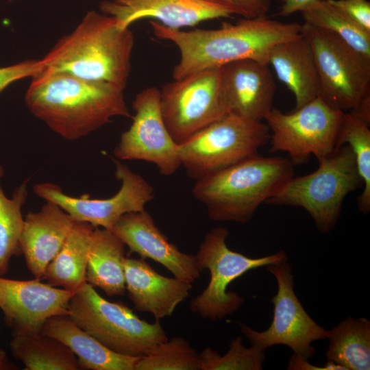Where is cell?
I'll list each match as a JSON object with an SVG mask.
<instances>
[{
  "instance_id": "cell-36",
  "label": "cell",
  "mask_w": 370,
  "mask_h": 370,
  "mask_svg": "<svg viewBox=\"0 0 370 370\" xmlns=\"http://www.w3.org/2000/svg\"><path fill=\"white\" fill-rule=\"evenodd\" d=\"M320 0H283L280 16H287L296 12H301Z\"/></svg>"
},
{
  "instance_id": "cell-2",
  "label": "cell",
  "mask_w": 370,
  "mask_h": 370,
  "mask_svg": "<svg viewBox=\"0 0 370 370\" xmlns=\"http://www.w3.org/2000/svg\"><path fill=\"white\" fill-rule=\"evenodd\" d=\"M25 101L34 116L69 140L88 135L113 117L130 116L124 89L65 73L32 78Z\"/></svg>"
},
{
  "instance_id": "cell-32",
  "label": "cell",
  "mask_w": 370,
  "mask_h": 370,
  "mask_svg": "<svg viewBox=\"0 0 370 370\" xmlns=\"http://www.w3.org/2000/svg\"><path fill=\"white\" fill-rule=\"evenodd\" d=\"M43 68L41 59L27 60L0 67V93L16 81L27 77H34L42 71Z\"/></svg>"
},
{
  "instance_id": "cell-4",
  "label": "cell",
  "mask_w": 370,
  "mask_h": 370,
  "mask_svg": "<svg viewBox=\"0 0 370 370\" xmlns=\"http://www.w3.org/2000/svg\"><path fill=\"white\" fill-rule=\"evenodd\" d=\"M293 176L288 158L258 153L196 180L193 194L211 220L243 223Z\"/></svg>"
},
{
  "instance_id": "cell-21",
  "label": "cell",
  "mask_w": 370,
  "mask_h": 370,
  "mask_svg": "<svg viewBox=\"0 0 370 370\" xmlns=\"http://www.w3.org/2000/svg\"><path fill=\"white\" fill-rule=\"evenodd\" d=\"M268 64L294 94L295 110L319 96V79L314 53L301 34L275 45L270 51Z\"/></svg>"
},
{
  "instance_id": "cell-1",
  "label": "cell",
  "mask_w": 370,
  "mask_h": 370,
  "mask_svg": "<svg viewBox=\"0 0 370 370\" xmlns=\"http://www.w3.org/2000/svg\"><path fill=\"white\" fill-rule=\"evenodd\" d=\"M149 23L156 38L173 42L180 51V59L173 71L174 79L241 60L269 64L271 49L299 36L301 26L266 16L243 18L234 24L224 23L215 29L182 31L156 21Z\"/></svg>"
},
{
  "instance_id": "cell-37",
  "label": "cell",
  "mask_w": 370,
  "mask_h": 370,
  "mask_svg": "<svg viewBox=\"0 0 370 370\" xmlns=\"http://www.w3.org/2000/svg\"><path fill=\"white\" fill-rule=\"evenodd\" d=\"M352 114L370 125V94L367 95L352 110Z\"/></svg>"
},
{
  "instance_id": "cell-23",
  "label": "cell",
  "mask_w": 370,
  "mask_h": 370,
  "mask_svg": "<svg viewBox=\"0 0 370 370\" xmlns=\"http://www.w3.org/2000/svg\"><path fill=\"white\" fill-rule=\"evenodd\" d=\"M125 244L111 230L95 227L86 272V281L108 296L124 295Z\"/></svg>"
},
{
  "instance_id": "cell-8",
  "label": "cell",
  "mask_w": 370,
  "mask_h": 370,
  "mask_svg": "<svg viewBox=\"0 0 370 370\" xmlns=\"http://www.w3.org/2000/svg\"><path fill=\"white\" fill-rule=\"evenodd\" d=\"M228 235L226 227L211 229L195 256L199 270L207 269L210 275L207 287L190 304L192 312L204 319H223L243 304V297L236 292L227 291L232 282L250 270L288 260L283 250L260 258H251L232 251L226 243Z\"/></svg>"
},
{
  "instance_id": "cell-16",
  "label": "cell",
  "mask_w": 370,
  "mask_h": 370,
  "mask_svg": "<svg viewBox=\"0 0 370 370\" xmlns=\"http://www.w3.org/2000/svg\"><path fill=\"white\" fill-rule=\"evenodd\" d=\"M275 88L267 64L247 59L220 67V90L228 114L262 121L273 108Z\"/></svg>"
},
{
  "instance_id": "cell-5",
  "label": "cell",
  "mask_w": 370,
  "mask_h": 370,
  "mask_svg": "<svg viewBox=\"0 0 370 370\" xmlns=\"http://www.w3.org/2000/svg\"><path fill=\"white\" fill-rule=\"evenodd\" d=\"M360 187L354 153L344 145L319 162L314 172L291 177L265 204L302 208L327 234L334 228L345 197Z\"/></svg>"
},
{
  "instance_id": "cell-13",
  "label": "cell",
  "mask_w": 370,
  "mask_h": 370,
  "mask_svg": "<svg viewBox=\"0 0 370 370\" xmlns=\"http://www.w3.org/2000/svg\"><path fill=\"white\" fill-rule=\"evenodd\" d=\"M115 177L121 182L119 191L107 199L72 197L54 184H36L33 187L39 197L60 206L75 221L90 223L95 227L111 230L125 214L145 210L154 197L153 186L126 164L114 159Z\"/></svg>"
},
{
  "instance_id": "cell-28",
  "label": "cell",
  "mask_w": 370,
  "mask_h": 370,
  "mask_svg": "<svg viewBox=\"0 0 370 370\" xmlns=\"http://www.w3.org/2000/svg\"><path fill=\"white\" fill-rule=\"evenodd\" d=\"M3 168L0 164V275L8 271L11 258L21 252L19 241L24 219L21 208L27 197L25 180L14 190L12 197L8 198L1 185Z\"/></svg>"
},
{
  "instance_id": "cell-24",
  "label": "cell",
  "mask_w": 370,
  "mask_h": 370,
  "mask_svg": "<svg viewBox=\"0 0 370 370\" xmlns=\"http://www.w3.org/2000/svg\"><path fill=\"white\" fill-rule=\"evenodd\" d=\"M95 227L75 221L62 247L46 268L43 279L56 287L75 292L86 281Z\"/></svg>"
},
{
  "instance_id": "cell-27",
  "label": "cell",
  "mask_w": 370,
  "mask_h": 370,
  "mask_svg": "<svg viewBox=\"0 0 370 370\" xmlns=\"http://www.w3.org/2000/svg\"><path fill=\"white\" fill-rule=\"evenodd\" d=\"M305 23L332 32L370 58V33L328 0H320L301 12Z\"/></svg>"
},
{
  "instance_id": "cell-29",
  "label": "cell",
  "mask_w": 370,
  "mask_h": 370,
  "mask_svg": "<svg viewBox=\"0 0 370 370\" xmlns=\"http://www.w3.org/2000/svg\"><path fill=\"white\" fill-rule=\"evenodd\" d=\"M369 125L349 112H343L336 148L347 145L352 149L362 191L357 199L358 210L363 214L370 211V130Z\"/></svg>"
},
{
  "instance_id": "cell-18",
  "label": "cell",
  "mask_w": 370,
  "mask_h": 370,
  "mask_svg": "<svg viewBox=\"0 0 370 370\" xmlns=\"http://www.w3.org/2000/svg\"><path fill=\"white\" fill-rule=\"evenodd\" d=\"M99 9L114 17L123 28L151 18L165 27L180 29L234 14L230 8L208 0H105L100 3Z\"/></svg>"
},
{
  "instance_id": "cell-20",
  "label": "cell",
  "mask_w": 370,
  "mask_h": 370,
  "mask_svg": "<svg viewBox=\"0 0 370 370\" xmlns=\"http://www.w3.org/2000/svg\"><path fill=\"white\" fill-rule=\"evenodd\" d=\"M124 274L135 308L152 314L156 320L171 316L193 288L191 283L159 274L143 258H125Z\"/></svg>"
},
{
  "instance_id": "cell-31",
  "label": "cell",
  "mask_w": 370,
  "mask_h": 370,
  "mask_svg": "<svg viewBox=\"0 0 370 370\" xmlns=\"http://www.w3.org/2000/svg\"><path fill=\"white\" fill-rule=\"evenodd\" d=\"M201 370H260L265 360V350L251 345L246 347L241 336L233 338L224 355L210 347L199 354Z\"/></svg>"
},
{
  "instance_id": "cell-39",
  "label": "cell",
  "mask_w": 370,
  "mask_h": 370,
  "mask_svg": "<svg viewBox=\"0 0 370 370\" xmlns=\"http://www.w3.org/2000/svg\"><path fill=\"white\" fill-rule=\"evenodd\" d=\"M9 1H14V0H8Z\"/></svg>"
},
{
  "instance_id": "cell-14",
  "label": "cell",
  "mask_w": 370,
  "mask_h": 370,
  "mask_svg": "<svg viewBox=\"0 0 370 370\" xmlns=\"http://www.w3.org/2000/svg\"><path fill=\"white\" fill-rule=\"evenodd\" d=\"M135 112L130 128L123 132L114 149L119 160H144L154 164L165 176L182 166L179 145L168 132L160 110V90L148 87L132 102Z\"/></svg>"
},
{
  "instance_id": "cell-12",
  "label": "cell",
  "mask_w": 370,
  "mask_h": 370,
  "mask_svg": "<svg viewBox=\"0 0 370 370\" xmlns=\"http://www.w3.org/2000/svg\"><path fill=\"white\" fill-rule=\"evenodd\" d=\"M275 278L278 291L271 301L273 316L270 326L258 332L240 323L241 332L251 345L264 350L277 345L288 346L298 356L308 359L315 353L312 343L327 339L328 330L317 323L306 312L294 291V278L287 261L266 266Z\"/></svg>"
},
{
  "instance_id": "cell-11",
  "label": "cell",
  "mask_w": 370,
  "mask_h": 370,
  "mask_svg": "<svg viewBox=\"0 0 370 370\" xmlns=\"http://www.w3.org/2000/svg\"><path fill=\"white\" fill-rule=\"evenodd\" d=\"M160 98L162 119L178 145L228 114L220 90V68L174 79L162 87Z\"/></svg>"
},
{
  "instance_id": "cell-33",
  "label": "cell",
  "mask_w": 370,
  "mask_h": 370,
  "mask_svg": "<svg viewBox=\"0 0 370 370\" xmlns=\"http://www.w3.org/2000/svg\"><path fill=\"white\" fill-rule=\"evenodd\" d=\"M232 10L234 14L244 18L265 17L271 6V0H208Z\"/></svg>"
},
{
  "instance_id": "cell-38",
  "label": "cell",
  "mask_w": 370,
  "mask_h": 370,
  "mask_svg": "<svg viewBox=\"0 0 370 370\" xmlns=\"http://www.w3.org/2000/svg\"><path fill=\"white\" fill-rule=\"evenodd\" d=\"M15 367H16L9 361L5 352L0 349V370L14 369Z\"/></svg>"
},
{
  "instance_id": "cell-22",
  "label": "cell",
  "mask_w": 370,
  "mask_h": 370,
  "mask_svg": "<svg viewBox=\"0 0 370 370\" xmlns=\"http://www.w3.org/2000/svg\"><path fill=\"white\" fill-rule=\"evenodd\" d=\"M41 332L68 347L77 357L81 369L134 370L140 358L112 352L79 328L67 314L49 318Z\"/></svg>"
},
{
  "instance_id": "cell-25",
  "label": "cell",
  "mask_w": 370,
  "mask_h": 370,
  "mask_svg": "<svg viewBox=\"0 0 370 370\" xmlns=\"http://www.w3.org/2000/svg\"><path fill=\"white\" fill-rule=\"evenodd\" d=\"M10 347L25 370L81 369L77 357L68 347L41 332L14 331Z\"/></svg>"
},
{
  "instance_id": "cell-17",
  "label": "cell",
  "mask_w": 370,
  "mask_h": 370,
  "mask_svg": "<svg viewBox=\"0 0 370 370\" xmlns=\"http://www.w3.org/2000/svg\"><path fill=\"white\" fill-rule=\"evenodd\" d=\"M111 231L131 252L161 264L175 278L192 283L199 277L195 256L185 254L171 243L145 209L125 214Z\"/></svg>"
},
{
  "instance_id": "cell-35",
  "label": "cell",
  "mask_w": 370,
  "mask_h": 370,
  "mask_svg": "<svg viewBox=\"0 0 370 370\" xmlns=\"http://www.w3.org/2000/svg\"><path fill=\"white\" fill-rule=\"evenodd\" d=\"M287 369L289 370H347L344 367L328 360L323 366L312 365L308 359L302 358L293 354L290 358Z\"/></svg>"
},
{
  "instance_id": "cell-10",
  "label": "cell",
  "mask_w": 370,
  "mask_h": 370,
  "mask_svg": "<svg viewBox=\"0 0 370 370\" xmlns=\"http://www.w3.org/2000/svg\"><path fill=\"white\" fill-rule=\"evenodd\" d=\"M343 112L319 97L291 113L273 108L264 119L270 132L269 151L287 153L294 166L311 155L321 161L336 149Z\"/></svg>"
},
{
  "instance_id": "cell-26",
  "label": "cell",
  "mask_w": 370,
  "mask_h": 370,
  "mask_svg": "<svg viewBox=\"0 0 370 370\" xmlns=\"http://www.w3.org/2000/svg\"><path fill=\"white\" fill-rule=\"evenodd\" d=\"M325 356L347 370L370 369V321L347 317L328 330Z\"/></svg>"
},
{
  "instance_id": "cell-34",
  "label": "cell",
  "mask_w": 370,
  "mask_h": 370,
  "mask_svg": "<svg viewBox=\"0 0 370 370\" xmlns=\"http://www.w3.org/2000/svg\"><path fill=\"white\" fill-rule=\"evenodd\" d=\"M370 33V3L367 0H328Z\"/></svg>"
},
{
  "instance_id": "cell-9",
  "label": "cell",
  "mask_w": 370,
  "mask_h": 370,
  "mask_svg": "<svg viewBox=\"0 0 370 370\" xmlns=\"http://www.w3.org/2000/svg\"><path fill=\"white\" fill-rule=\"evenodd\" d=\"M300 34L308 41L319 79V96L330 107L354 110L370 94V58L332 32L304 23Z\"/></svg>"
},
{
  "instance_id": "cell-19",
  "label": "cell",
  "mask_w": 370,
  "mask_h": 370,
  "mask_svg": "<svg viewBox=\"0 0 370 370\" xmlns=\"http://www.w3.org/2000/svg\"><path fill=\"white\" fill-rule=\"evenodd\" d=\"M75 222L60 206L49 201L39 211L26 214L19 245L34 278L43 279L47 267L62 247Z\"/></svg>"
},
{
  "instance_id": "cell-6",
  "label": "cell",
  "mask_w": 370,
  "mask_h": 370,
  "mask_svg": "<svg viewBox=\"0 0 370 370\" xmlns=\"http://www.w3.org/2000/svg\"><path fill=\"white\" fill-rule=\"evenodd\" d=\"M67 315L105 347L125 356H145L168 339L159 320L151 323L140 319L127 306L103 298L86 282L71 298Z\"/></svg>"
},
{
  "instance_id": "cell-3",
  "label": "cell",
  "mask_w": 370,
  "mask_h": 370,
  "mask_svg": "<svg viewBox=\"0 0 370 370\" xmlns=\"http://www.w3.org/2000/svg\"><path fill=\"white\" fill-rule=\"evenodd\" d=\"M134 44L130 27H121L112 16L91 10L41 58V73H65L125 90Z\"/></svg>"
},
{
  "instance_id": "cell-30",
  "label": "cell",
  "mask_w": 370,
  "mask_h": 370,
  "mask_svg": "<svg viewBox=\"0 0 370 370\" xmlns=\"http://www.w3.org/2000/svg\"><path fill=\"white\" fill-rule=\"evenodd\" d=\"M201 370L199 354L182 337H173L140 357L134 370Z\"/></svg>"
},
{
  "instance_id": "cell-7",
  "label": "cell",
  "mask_w": 370,
  "mask_h": 370,
  "mask_svg": "<svg viewBox=\"0 0 370 370\" xmlns=\"http://www.w3.org/2000/svg\"><path fill=\"white\" fill-rule=\"evenodd\" d=\"M269 138L266 123L227 114L180 144L179 158L197 180L258 154Z\"/></svg>"
},
{
  "instance_id": "cell-15",
  "label": "cell",
  "mask_w": 370,
  "mask_h": 370,
  "mask_svg": "<svg viewBox=\"0 0 370 370\" xmlns=\"http://www.w3.org/2000/svg\"><path fill=\"white\" fill-rule=\"evenodd\" d=\"M74 293L36 278L18 280L0 275V309L14 331L40 332L49 318L68 314Z\"/></svg>"
}]
</instances>
